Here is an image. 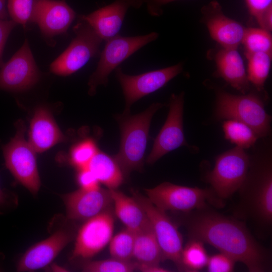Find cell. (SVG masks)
Instances as JSON below:
<instances>
[{"label": "cell", "mask_w": 272, "mask_h": 272, "mask_svg": "<svg viewBox=\"0 0 272 272\" xmlns=\"http://www.w3.org/2000/svg\"><path fill=\"white\" fill-rule=\"evenodd\" d=\"M185 214V226L190 239L207 243L250 272L271 269V254L253 237L245 222L219 213L210 207Z\"/></svg>", "instance_id": "6da1fadb"}, {"label": "cell", "mask_w": 272, "mask_h": 272, "mask_svg": "<svg viewBox=\"0 0 272 272\" xmlns=\"http://www.w3.org/2000/svg\"><path fill=\"white\" fill-rule=\"evenodd\" d=\"M238 191L234 217L251 222L258 233H269L272 225V169L269 158L250 161L246 179Z\"/></svg>", "instance_id": "7a4b0ae2"}, {"label": "cell", "mask_w": 272, "mask_h": 272, "mask_svg": "<svg viewBox=\"0 0 272 272\" xmlns=\"http://www.w3.org/2000/svg\"><path fill=\"white\" fill-rule=\"evenodd\" d=\"M163 106L161 103H154L138 114L123 113L116 116L121 137L119 151L114 158L124 176L143 169L151 122L154 114Z\"/></svg>", "instance_id": "3957f363"}, {"label": "cell", "mask_w": 272, "mask_h": 272, "mask_svg": "<svg viewBox=\"0 0 272 272\" xmlns=\"http://www.w3.org/2000/svg\"><path fill=\"white\" fill-rule=\"evenodd\" d=\"M146 196L156 207L164 211L187 213L214 206L223 208L224 200L212 188L188 187L164 182L152 188L145 189Z\"/></svg>", "instance_id": "277c9868"}, {"label": "cell", "mask_w": 272, "mask_h": 272, "mask_svg": "<svg viewBox=\"0 0 272 272\" xmlns=\"http://www.w3.org/2000/svg\"><path fill=\"white\" fill-rule=\"evenodd\" d=\"M215 113L219 120L233 119L246 124L258 138L270 133L271 116L261 99L254 94L237 95L218 91Z\"/></svg>", "instance_id": "5b68a950"}, {"label": "cell", "mask_w": 272, "mask_h": 272, "mask_svg": "<svg viewBox=\"0 0 272 272\" xmlns=\"http://www.w3.org/2000/svg\"><path fill=\"white\" fill-rule=\"evenodd\" d=\"M159 34L155 32L136 36H115L106 41L99 60L89 81L88 93L95 94L97 88L106 86L110 73L130 56L148 43L156 40Z\"/></svg>", "instance_id": "8992f818"}, {"label": "cell", "mask_w": 272, "mask_h": 272, "mask_svg": "<svg viewBox=\"0 0 272 272\" xmlns=\"http://www.w3.org/2000/svg\"><path fill=\"white\" fill-rule=\"evenodd\" d=\"M250 164L245 149L236 147L217 157L207 181L220 199L224 200L238 191L246 179Z\"/></svg>", "instance_id": "52a82bcc"}, {"label": "cell", "mask_w": 272, "mask_h": 272, "mask_svg": "<svg viewBox=\"0 0 272 272\" xmlns=\"http://www.w3.org/2000/svg\"><path fill=\"white\" fill-rule=\"evenodd\" d=\"M79 18V21L74 27L75 37L50 65V71L55 75H72L99 53L103 40L86 21L80 16Z\"/></svg>", "instance_id": "ba28073f"}, {"label": "cell", "mask_w": 272, "mask_h": 272, "mask_svg": "<svg viewBox=\"0 0 272 272\" xmlns=\"http://www.w3.org/2000/svg\"><path fill=\"white\" fill-rule=\"evenodd\" d=\"M25 126L17 124V132L3 148L6 166L15 178L32 193L36 194L40 180L38 171L36 152L24 137Z\"/></svg>", "instance_id": "9c48e42d"}, {"label": "cell", "mask_w": 272, "mask_h": 272, "mask_svg": "<svg viewBox=\"0 0 272 272\" xmlns=\"http://www.w3.org/2000/svg\"><path fill=\"white\" fill-rule=\"evenodd\" d=\"M132 197L145 211L159 244L163 261L174 262L178 270L183 271L181 254L183 237L176 225L164 212L152 203L146 196L131 190Z\"/></svg>", "instance_id": "30bf717a"}, {"label": "cell", "mask_w": 272, "mask_h": 272, "mask_svg": "<svg viewBox=\"0 0 272 272\" xmlns=\"http://www.w3.org/2000/svg\"><path fill=\"white\" fill-rule=\"evenodd\" d=\"M183 64L175 65L146 72L138 75L124 73L121 69H115L125 101L124 113H129L131 105L136 101L164 86L182 71Z\"/></svg>", "instance_id": "8fae6325"}, {"label": "cell", "mask_w": 272, "mask_h": 272, "mask_svg": "<svg viewBox=\"0 0 272 272\" xmlns=\"http://www.w3.org/2000/svg\"><path fill=\"white\" fill-rule=\"evenodd\" d=\"M184 92L173 94L170 99L166 120L156 138L146 162L153 164L166 154L181 146H190L184 137L183 127Z\"/></svg>", "instance_id": "7c38bea8"}, {"label": "cell", "mask_w": 272, "mask_h": 272, "mask_svg": "<svg viewBox=\"0 0 272 272\" xmlns=\"http://www.w3.org/2000/svg\"><path fill=\"white\" fill-rule=\"evenodd\" d=\"M114 225L111 209L86 220L78 232L72 258H89L102 250L112 237Z\"/></svg>", "instance_id": "4fadbf2b"}, {"label": "cell", "mask_w": 272, "mask_h": 272, "mask_svg": "<svg viewBox=\"0 0 272 272\" xmlns=\"http://www.w3.org/2000/svg\"><path fill=\"white\" fill-rule=\"evenodd\" d=\"M39 72L27 40L0 70V89L11 92L27 90L39 79Z\"/></svg>", "instance_id": "5bb4252c"}, {"label": "cell", "mask_w": 272, "mask_h": 272, "mask_svg": "<svg viewBox=\"0 0 272 272\" xmlns=\"http://www.w3.org/2000/svg\"><path fill=\"white\" fill-rule=\"evenodd\" d=\"M76 17L74 10L64 1L34 0L30 22L37 24L47 38L65 33Z\"/></svg>", "instance_id": "9a60e30c"}, {"label": "cell", "mask_w": 272, "mask_h": 272, "mask_svg": "<svg viewBox=\"0 0 272 272\" xmlns=\"http://www.w3.org/2000/svg\"><path fill=\"white\" fill-rule=\"evenodd\" d=\"M201 13L202 22L211 37L223 48H237L242 43L246 28L227 17L217 1H213L203 7Z\"/></svg>", "instance_id": "2e32d148"}, {"label": "cell", "mask_w": 272, "mask_h": 272, "mask_svg": "<svg viewBox=\"0 0 272 272\" xmlns=\"http://www.w3.org/2000/svg\"><path fill=\"white\" fill-rule=\"evenodd\" d=\"M66 215L73 220H87L110 210L113 206L109 189L81 188L62 196Z\"/></svg>", "instance_id": "e0dca14e"}, {"label": "cell", "mask_w": 272, "mask_h": 272, "mask_svg": "<svg viewBox=\"0 0 272 272\" xmlns=\"http://www.w3.org/2000/svg\"><path fill=\"white\" fill-rule=\"evenodd\" d=\"M143 4V0H115L108 5L80 17L106 41L118 35L128 10L130 8L139 9Z\"/></svg>", "instance_id": "ac0fdd59"}, {"label": "cell", "mask_w": 272, "mask_h": 272, "mask_svg": "<svg viewBox=\"0 0 272 272\" xmlns=\"http://www.w3.org/2000/svg\"><path fill=\"white\" fill-rule=\"evenodd\" d=\"M72 234L64 229L55 231L50 236L30 247L19 260L18 271H30L49 264L72 241Z\"/></svg>", "instance_id": "d6986e66"}, {"label": "cell", "mask_w": 272, "mask_h": 272, "mask_svg": "<svg viewBox=\"0 0 272 272\" xmlns=\"http://www.w3.org/2000/svg\"><path fill=\"white\" fill-rule=\"evenodd\" d=\"M65 140L50 111L38 108L31 121L28 141L35 152H43Z\"/></svg>", "instance_id": "ffe728a7"}, {"label": "cell", "mask_w": 272, "mask_h": 272, "mask_svg": "<svg viewBox=\"0 0 272 272\" xmlns=\"http://www.w3.org/2000/svg\"><path fill=\"white\" fill-rule=\"evenodd\" d=\"M218 75L243 94L249 89L243 59L237 48H223L216 53Z\"/></svg>", "instance_id": "44dd1931"}, {"label": "cell", "mask_w": 272, "mask_h": 272, "mask_svg": "<svg viewBox=\"0 0 272 272\" xmlns=\"http://www.w3.org/2000/svg\"><path fill=\"white\" fill-rule=\"evenodd\" d=\"M109 191L115 214L126 228L135 232L148 224L145 211L132 196H128L117 189Z\"/></svg>", "instance_id": "7402d4cb"}, {"label": "cell", "mask_w": 272, "mask_h": 272, "mask_svg": "<svg viewBox=\"0 0 272 272\" xmlns=\"http://www.w3.org/2000/svg\"><path fill=\"white\" fill-rule=\"evenodd\" d=\"M132 258L139 264H160L163 261L159 244L149 221L135 232Z\"/></svg>", "instance_id": "603a6c76"}, {"label": "cell", "mask_w": 272, "mask_h": 272, "mask_svg": "<svg viewBox=\"0 0 272 272\" xmlns=\"http://www.w3.org/2000/svg\"><path fill=\"white\" fill-rule=\"evenodd\" d=\"M88 168L108 189H116L123 182L124 175L114 158L99 150Z\"/></svg>", "instance_id": "cb8c5ba5"}, {"label": "cell", "mask_w": 272, "mask_h": 272, "mask_svg": "<svg viewBox=\"0 0 272 272\" xmlns=\"http://www.w3.org/2000/svg\"><path fill=\"white\" fill-rule=\"evenodd\" d=\"M245 55L248 60V80L257 90H261L269 73L271 54L257 52Z\"/></svg>", "instance_id": "d4e9b609"}, {"label": "cell", "mask_w": 272, "mask_h": 272, "mask_svg": "<svg viewBox=\"0 0 272 272\" xmlns=\"http://www.w3.org/2000/svg\"><path fill=\"white\" fill-rule=\"evenodd\" d=\"M222 126L225 139L243 149L253 146L258 138L249 126L237 120H226Z\"/></svg>", "instance_id": "484cf974"}, {"label": "cell", "mask_w": 272, "mask_h": 272, "mask_svg": "<svg viewBox=\"0 0 272 272\" xmlns=\"http://www.w3.org/2000/svg\"><path fill=\"white\" fill-rule=\"evenodd\" d=\"M209 256L203 242L194 239L183 248L181 263L183 271H197L207 266Z\"/></svg>", "instance_id": "4316f807"}, {"label": "cell", "mask_w": 272, "mask_h": 272, "mask_svg": "<svg viewBox=\"0 0 272 272\" xmlns=\"http://www.w3.org/2000/svg\"><path fill=\"white\" fill-rule=\"evenodd\" d=\"M242 43L245 53L264 52L271 54L272 38L269 32L262 28H246Z\"/></svg>", "instance_id": "83f0119b"}, {"label": "cell", "mask_w": 272, "mask_h": 272, "mask_svg": "<svg viewBox=\"0 0 272 272\" xmlns=\"http://www.w3.org/2000/svg\"><path fill=\"white\" fill-rule=\"evenodd\" d=\"M135 232L125 228L112 237L109 242L112 257L129 261L132 258Z\"/></svg>", "instance_id": "f1b7e54d"}, {"label": "cell", "mask_w": 272, "mask_h": 272, "mask_svg": "<svg viewBox=\"0 0 272 272\" xmlns=\"http://www.w3.org/2000/svg\"><path fill=\"white\" fill-rule=\"evenodd\" d=\"M138 263L112 257L110 259L88 261L82 265L86 272H131L137 270Z\"/></svg>", "instance_id": "f546056e"}, {"label": "cell", "mask_w": 272, "mask_h": 272, "mask_svg": "<svg viewBox=\"0 0 272 272\" xmlns=\"http://www.w3.org/2000/svg\"><path fill=\"white\" fill-rule=\"evenodd\" d=\"M98 150L93 140L85 139L76 144L71 149V162L78 170L87 168Z\"/></svg>", "instance_id": "4dcf8cb0"}, {"label": "cell", "mask_w": 272, "mask_h": 272, "mask_svg": "<svg viewBox=\"0 0 272 272\" xmlns=\"http://www.w3.org/2000/svg\"><path fill=\"white\" fill-rule=\"evenodd\" d=\"M34 0H8V11L12 20L25 26L30 22Z\"/></svg>", "instance_id": "1f68e13d"}, {"label": "cell", "mask_w": 272, "mask_h": 272, "mask_svg": "<svg viewBox=\"0 0 272 272\" xmlns=\"http://www.w3.org/2000/svg\"><path fill=\"white\" fill-rule=\"evenodd\" d=\"M235 261L228 255L220 252L209 257L207 266L210 272H230Z\"/></svg>", "instance_id": "d6a6232c"}, {"label": "cell", "mask_w": 272, "mask_h": 272, "mask_svg": "<svg viewBox=\"0 0 272 272\" xmlns=\"http://www.w3.org/2000/svg\"><path fill=\"white\" fill-rule=\"evenodd\" d=\"M250 14L255 18L261 28L263 17L272 7V0H245Z\"/></svg>", "instance_id": "836d02e7"}, {"label": "cell", "mask_w": 272, "mask_h": 272, "mask_svg": "<svg viewBox=\"0 0 272 272\" xmlns=\"http://www.w3.org/2000/svg\"><path fill=\"white\" fill-rule=\"evenodd\" d=\"M78 170L77 179L80 187V188L92 190L100 188V182L88 167Z\"/></svg>", "instance_id": "e575fe53"}, {"label": "cell", "mask_w": 272, "mask_h": 272, "mask_svg": "<svg viewBox=\"0 0 272 272\" xmlns=\"http://www.w3.org/2000/svg\"><path fill=\"white\" fill-rule=\"evenodd\" d=\"M17 24L12 20H0V65L6 41L11 32Z\"/></svg>", "instance_id": "d590c367"}, {"label": "cell", "mask_w": 272, "mask_h": 272, "mask_svg": "<svg viewBox=\"0 0 272 272\" xmlns=\"http://www.w3.org/2000/svg\"><path fill=\"white\" fill-rule=\"evenodd\" d=\"M175 1L176 0H143L149 14L154 17H159L162 14L163 6Z\"/></svg>", "instance_id": "8d00e7d4"}, {"label": "cell", "mask_w": 272, "mask_h": 272, "mask_svg": "<svg viewBox=\"0 0 272 272\" xmlns=\"http://www.w3.org/2000/svg\"><path fill=\"white\" fill-rule=\"evenodd\" d=\"M137 270L143 272H166L168 269L161 267L160 264H144L138 263Z\"/></svg>", "instance_id": "74e56055"}, {"label": "cell", "mask_w": 272, "mask_h": 272, "mask_svg": "<svg viewBox=\"0 0 272 272\" xmlns=\"http://www.w3.org/2000/svg\"><path fill=\"white\" fill-rule=\"evenodd\" d=\"M10 196L0 186V208H5L10 203Z\"/></svg>", "instance_id": "f35d334b"}, {"label": "cell", "mask_w": 272, "mask_h": 272, "mask_svg": "<svg viewBox=\"0 0 272 272\" xmlns=\"http://www.w3.org/2000/svg\"><path fill=\"white\" fill-rule=\"evenodd\" d=\"M7 18L6 0H0V20H7Z\"/></svg>", "instance_id": "ab89813d"}]
</instances>
